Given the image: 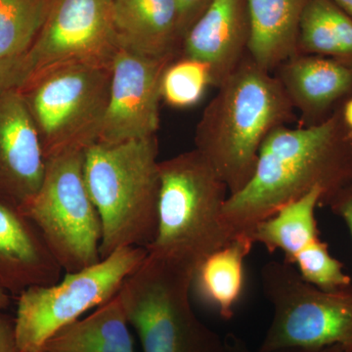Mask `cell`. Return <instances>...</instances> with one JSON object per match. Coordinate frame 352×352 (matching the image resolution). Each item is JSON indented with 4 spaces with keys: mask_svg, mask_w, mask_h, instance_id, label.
I'll return each instance as SVG.
<instances>
[{
    "mask_svg": "<svg viewBox=\"0 0 352 352\" xmlns=\"http://www.w3.org/2000/svg\"><path fill=\"white\" fill-rule=\"evenodd\" d=\"M351 178L352 131L340 106L317 126H285L271 132L259 150L251 179L227 198L222 223L232 238L251 235L259 222L312 190L323 192L321 207Z\"/></svg>",
    "mask_w": 352,
    "mask_h": 352,
    "instance_id": "6da1fadb",
    "label": "cell"
},
{
    "mask_svg": "<svg viewBox=\"0 0 352 352\" xmlns=\"http://www.w3.org/2000/svg\"><path fill=\"white\" fill-rule=\"evenodd\" d=\"M217 89L201 113L194 140L232 195L251 179L264 140L295 120V109L274 74L249 54Z\"/></svg>",
    "mask_w": 352,
    "mask_h": 352,
    "instance_id": "7a4b0ae2",
    "label": "cell"
},
{
    "mask_svg": "<svg viewBox=\"0 0 352 352\" xmlns=\"http://www.w3.org/2000/svg\"><path fill=\"white\" fill-rule=\"evenodd\" d=\"M156 136L107 144L85 152V183L100 217L101 259L120 249H147L156 237L159 208Z\"/></svg>",
    "mask_w": 352,
    "mask_h": 352,
    "instance_id": "3957f363",
    "label": "cell"
},
{
    "mask_svg": "<svg viewBox=\"0 0 352 352\" xmlns=\"http://www.w3.org/2000/svg\"><path fill=\"white\" fill-rule=\"evenodd\" d=\"M156 237L148 254L194 271L231 240L221 214L228 188L196 149L160 162Z\"/></svg>",
    "mask_w": 352,
    "mask_h": 352,
    "instance_id": "277c9868",
    "label": "cell"
},
{
    "mask_svg": "<svg viewBox=\"0 0 352 352\" xmlns=\"http://www.w3.org/2000/svg\"><path fill=\"white\" fill-rule=\"evenodd\" d=\"M194 270L148 254L119 292L143 352H226V340L198 318L190 291Z\"/></svg>",
    "mask_w": 352,
    "mask_h": 352,
    "instance_id": "5b68a950",
    "label": "cell"
},
{
    "mask_svg": "<svg viewBox=\"0 0 352 352\" xmlns=\"http://www.w3.org/2000/svg\"><path fill=\"white\" fill-rule=\"evenodd\" d=\"M261 277L272 319L259 351L338 346L352 352V284L333 291L317 288L286 261L264 264Z\"/></svg>",
    "mask_w": 352,
    "mask_h": 352,
    "instance_id": "8992f818",
    "label": "cell"
},
{
    "mask_svg": "<svg viewBox=\"0 0 352 352\" xmlns=\"http://www.w3.org/2000/svg\"><path fill=\"white\" fill-rule=\"evenodd\" d=\"M85 152L46 160L38 191L20 208L65 273L101 261V220L85 183Z\"/></svg>",
    "mask_w": 352,
    "mask_h": 352,
    "instance_id": "52a82bcc",
    "label": "cell"
},
{
    "mask_svg": "<svg viewBox=\"0 0 352 352\" xmlns=\"http://www.w3.org/2000/svg\"><path fill=\"white\" fill-rule=\"evenodd\" d=\"M112 68L69 66L17 88L38 131L45 161L98 141Z\"/></svg>",
    "mask_w": 352,
    "mask_h": 352,
    "instance_id": "ba28073f",
    "label": "cell"
},
{
    "mask_svg": "<svg viewBox=\"0 0 352 352\" xmlns=\"http://www.w3.org/2000/svg\"><path fill=\"white\" fill-rule=\"evenodd\" d=\"M147 254L145 248H124L94 265L65 273L57 283L23 292L15 317L21 351L38 352L53 335L112 300Z\"/></svg>",
    "mask_w": 352,
    "mask_h": 352,
    "instance_id": "9c48e42d",
    "label": "cell"
},
{
    "mask_svg": "<svg viewBox=\"0 0 352 352\" xmlns=\"http://www.w3.org/2000/svg\"><path fill=\"white\" fill-rule=\"evenodd\" d=\"M119 48L113 0H48L43 27L19 60L18 88L66 67L112 68Z\"/></svg>",
    "mask_w": 352,
    "mask_h": 352,
    "instance_id": "30bf717a",
    "label": "cell"
},
{
    "mask_svg": "<svg viewBox=\"0 0 352 352\" xmlns=\"http://www.w3.org/2000/svg\"><path fill=\"white\" fill-rule=\"evenodd\" d=\"M173 61L119 48L113 62L107 112L97 142L115 144L157 135L162 80Z\"/></svg>",
    "mask_w": 352,
    "mask_h": 352,
    "instance_id": "8fae6325",
    "label": "cell"
},
{
    "mask_svg": "<svg viewBox=\"0 0 352 352\" xmlns=\"http://www.w3.org/2000/svg\"><path fill=\"white\" fill-rule=\"evenodd\" d=\"M45 157L17 88L0 95V201L21 208L43 182Z\"/></svg>",
    "mask_w": 352,
    "mask_h": 352,
    "instance_id": "7c38bea8",
    "label": "cell"
},
{
    "mask_svg": "<svg viewBox=\"0 0 352 352\" xmlns=\"http://www.w3.org/2000/svg\"><path fill=\"white\" fill-rule=\"evenodd\" d=\"M250 20L245 0H212L185 34L180 57L208 67L210 85L219 87L248 54Z\"/></svg>",
    "mask_w": 352,
    "mask_h": 352,
    "instance_id": "4fadbf2b",
    "label": "cell"
},
{
    "mask_svg": "<svg viewBox=\"0 0 352 352\" xmlns=\"http://www.w3.org/2000/svg\"><path fill=\"white\" fill-rule=\"evenodd\" d=\"M62 272L36 226L0 201V289L18 298L32 287L57 283Z\"/></svg>",
    "mask_w": 352,
    "mask_h": 352,
    "instance_id": "5bb4252c",
    "label": "cell"
},
{
    "mask_svg": "<svg viewBox=\"0 0 352 352\" xmlns=\"http://www.w3.org/2000/svg\"><path fill=\"white\" fill-rule=\"evenodd\" d=\"M275 76L300 115V126L325 122L352 96V69L330 58L295 55Z\"/></svg>",
    "mask_w": 352,
    "mask_h": 352,
    "instance_id": "9a60e30c",
    "label": "cell"
},
{
    "mask_svg": "<svg viewBox=\"0 0 352 352\" xmlns=\"http://www.w3.org/2000/svg\"><path fill=\"white\" fill-rule=\"evenodd\" d=\"M120 47L155 59L176 60L184 34L175 0H113Z\"/></svg>",
    "mask_w": 352,
    "mask_h": 352,
    "instance_id": "2e32d148",
    "label": "cell"
},
{
    "mask_svg": "<svg viewBox=\"0 0 352 352\" xmlns=\"http://www.w3.org/2000/svg\"><path fill=\"white\" fill-rule=\"evenodd\" d=\"M250 20L248 54L274 74L298 53L300 20L307 0H245Z\"/></svg>",
    "mask_w": 352,
    "mask_h": 352,
    "instance_id": "e0dca14e",
    "label": "cell"
},
{
    "mask_svg": "<svg viewBox=\"0 0 352 352\" xmlns=\"http://www.w3.org/2000/svg\"><path fill=\"white\" fill-rule=\"evenodd\" d=\"M38 352H135L119 293L53 335Z\"/></svg>",
    "mask_w": 352,
    "mask_h": 352,
    "instance_id": "ac0fdd59",
    "label": "cell"
},
{
    "mask_svg": "<svg viewBox=\"0 0 352 352\" xmlns=\"http://www.w3.org/2000/svg\"><path fill=\"white\" fill-rule=\"evenodd\" d=\"M254 242L251 235L236 236L197 266L192 287L206 302L217 308L222 318L234 315L244 288V265Z\"/></svg>",
    "mask_w": 352,
    "mask_h": 352,
    "instance_id": "d6986e66",
    "label": "cell"
},
{
    "mask_svg": "<svg viewBox=\"0 0 352 352\" xmlns=\"http://www.w3.org/2000/svg\"><path fill=\"white\" fill-rule=\"evenodd\" d=\"M322 196V190H312L259 222L251 234L254 244L263 245L270 252H283L284 261L293 263L298 254L320 239L316 208Z\"/></svg>",
    "mask_w": 352,
    "mask_h": 352,
    "instance_id": "ffe728a7",
    "label": "cell"
},
{
    "mask_svg": "<svg viewBox=\"0 0 352 352\" xmlns=\"http://www.w3.org/2000/svg\"><path fill=\"white\" fill-rule=\"evenodd\" d=\"M296 55L330 58L352 69V18L333 0H307Z\"/></svg>",
    "mask_w": 352,
    "mask_h": 352,
    "instance_id": "44dd1931",
    "label": "cell"
},
{
    "mask_svg": "<svg viewBox=\"0 0 352 352\" xmlns=\"http://www.w3.org/2000/svg\"><path fill=\"white\" fill-rule=\"evenodd\" d=\"M48 0H0V58L20 60L38 36Z\"/></svg>",
    "mask_w": 352,
    "mask_h": 352,
    "instance_id": "7402d4cb",
    "label": "cell"
},
{
    "mask_svg": "<svg viewBox=\"0 0 352 352\" xmlns=\"http://www.w3.org/2000/svg\"><path fill=\"white\" fill-rule=\"evenodd\" d=\"M208 67L197 60L179 57L168 65L162 80V99L171 107H192L210 87Z\"/></svg>",
    "mask_w": 352,
    "mask_h": 352,
    "instance_id": "603a6c76",
    "label": "cell"
},
{
    "mask_svg": "<svg viewBox=\"0 0 352 352\" xmlns=\"http://www.w3.org/2000/svg\"><path fill=\"white\" fill-rule=\"evenodd\" d=\"M293 265L300 276L317 288L333 291L352 284L351 278L344 272V264L333 256L327 243L315 241L294 259Z\"/></svg>",
    "mask_w": 352,
    "mask_h": 352,
    "instance_id": "cb8c5ba5",
    "label": "cell"
},
{
    "mask_svg": "<svg viewBox=\"0 0 352 352\" xmlns=\"http://www.w3.org/2000/svg\"><path fill=\"white\" fill-rule=\"evenodd\" d=\"M346 223L352 240V178L322 204Z\"/></svg>",
    "mask_w": 352,
    "mask_h": 352,
    "instance_id": "d4e9b609",
    "label": "cell"
},
{
    "mask_svg": "<svg viewBox=\"0 0 352 352\" xmlns=\"http://www.w3.org/2000/svg\"><path fill=\"white\" fill-rule=\"evenodd\" d=\"M175 2L180 14L183 34L185 36L191 25L205 12L212 0H175Z\"/></svg>",
    "mask_w": 352,
    "mask_h": 352,
    "instance_id": "484cf974",
    "label": "cell"
},
{
    "mask_svg": "<svg viewBox=\"0 0 352 352\" xmlns=\"http://www.w3.org/2000/svg\"><path fill=\"white\" fill-rule=\"evenodd\" d=\"M0 352H22L16 332L15 318L0 311Z\"/></svg>",
    "mask_w": 352,
    "mask_h": 352,
    "instance_id": "4316f807",
    "label": "cell"
},
{
    "mask_svg": "<svg viewBox=\"0 0 352 352\" xmlns=\"http://www.w3.org/2000/svg\"><path fill=\"white\" fill-rule=\"evenodd\" d=\"M226 352H263L259 351H252L245 344V340L241 339L238 336L234 333H228L226 338ZM268 352H344V349L340 346H333L325 347L321 349H280V351H268Z\"/></svg>",
    "mask_w": 352,
    "mask_h": 352,
    "instance_id": "83f0119b",
    "label": "cell"
},
{
    "mask_svg": "<svg viewBox=\"0 0 352 352\" xmlns=\"http://www.w3.org/2000/svg\"><path fill=\"white\" fill-rule=\"evenodd\" d=\"M19 82V60L12 61L0 58V95L18 88Z\"/></svg>",
    "mask_w": 352,
    "mask_h": 352,
    "instance_id": "f1b7e54d",
    "label": "cell"
},
{
    "mask_svg": "<svg viewBox=\"0 0 352 352\" xmlns=\"http://www.w3.org/2000/svg\"><path fill=\"white\" fill-rule=\"evenodd\" d=\"M342 115L344 124L352 131V96L342 104Z\"/></svg>",
    "mask_w": 352,
    "mask_h": 352,
    "instance_id": "f546056e",
    "label": "cell"
},
{
    "mask_svg": "<svg viewBox=\"0 0 352 352\" xmlns=\"http://www.w3.org/2000/svg\"><path fill=\"white\" fill-rule=\"evenodd\" d=\"M11 303V296L0 289V311H6Z\"/></svg>",
    "mask_w": 352,
    "mask_h": 352,
    "instance_id": "4dcf8cb0",
    "label": "cell"
},
{
    "mask_svg": "<svg viewBox=\"0 0 352 352\" xmlns=\"http://www.w3.org/2000/svg\"><path fill=\"white\" fill-rule=\"evenodd\" d=\"M352 18V0H333Z\"/></svg>",
    "mask_w": 352,
    "mask_h": 352,
    "instance_id": "1f68e13d",
    "label": "cell"
}]
</instances>
